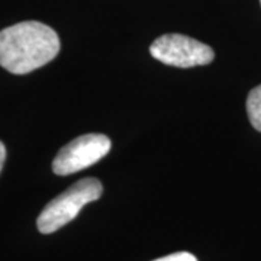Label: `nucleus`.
<instances>
[{
    "mask_svg": "<svg viewBox=\"0 0 261 261\" xmlns=\"http://www.w3.org/2000/svg\"><path fill=\"white\" fill-rule=\"evenodd\" d=\"M60 38L48 25L27 20L0 31V65L13 74H28L53 61Z\"/></svg>",
    "mask_w": 261,
    "mask_h": 261,
    "instance_id": "f257e3e1",
    "label": "nucleus"
},
{
    "mask_svg": "<svg viewBox=\"0 0 261 261\" xmlns=\"http://www.w3.org/2000/svg\"><path fill=\"white\" fill-rule=\"evenodd\" d=\"M103 193L102 183L93 177L79 180L64 193L57 196L38 216L39 232L53 233L71 222L87 203L97 200Z\"/></svg>",
    "mask_w": 261,
    "mask_h": 261,
    "instance_id": "f03ea898",
    "label": "nucleus"
},
{
    "mask_svg": "<svg viewBox=\"0 0 261 261\" xmlns=\"http://www.w3.org/2000/svg\"><path fill=\"white\" fill-rule=\"evenodd\" d=\"M149 53L164 64L181 68L211 64L215 58L214 49L209 45L180 34H167L157 38L151 44Z\"/></svg>",
    "mask_w": 261,
    "mask_h": 261,
    "instance_id": "7ed1b4c3",
    "label": "nucleus"
},
{
    "mask_svg": "<svg viewBox=\"0 0 261 261\" xmlns=\"http://www.w3.org/2000/svg\"><path fill=\"white\" fill-rule=\"evenodd\" d=\"M111 140L103 134H86L60 149L53 161V171L68 176L90 167L111 151Z\"/></svg>",
    "mask_w": 261,
    "mask_h": 261,
    "instance_id": "20e7f679",
    "label": "nucleus"
},
{
    "mask_svg": "<svg viewBox=\"0 0 261 261\" xmlns=\"http://www.w3.org/2000/svg\"><path fill=\"white\" fill-rule=\"evenodd\" d=\"M247 113L254 129L261 132V84L254 87L247 97Z\"/></svg>",
    "mask_w": 261,
    "mask_h": 261,
    "instance_id": "39448f33",
    "label": "nucleus"
},
{
    "mask_svg": "<svg viewBox=\"0 0 261 261\" xmlns=\"http://www.w3.org/2000/svg\"><path fill=\"white\" fill-rule=\"evenodd\" d=\"M152 261H197L193 254L186 251H180L174 252V254H170V255H166V257H161V258H157V260Z\"/></svg>",
    "mask_w": 261,
    "mask_h": 261,
    "instance_id": "423d86ee",
    "label": "nucleus"
},
{
    "mask_svg": "<svg viewBox=\"0 0 261 261\" xmlns=\"http://www.w3.org/2000/svg\"><path fill=\"white\" fill-rule=\"evenodd\" d=\"M5 159H6V148H5L3 142L0 141V171H2V167H3Z\"/></svg>",
    "mask_w": 261,
    "mask_h": 261,
    "instance_id": "0eeeda50",
    "label": "nucleus"
},
{
    "mask_svg": "<svg viewBox=\"0 0 261 261\" xmlns=\"http://www.w3.org/2000/svg\"><path fill=\"white\" fill-rule=\"evenodd\" d=\"M260 3H261V0H260Z\"/></svg>",
    "mask_w": 261,
    "mask_h": 261,
    "instance_id": "6e6552de",
    "label": "nucleus"
}]
</instances>
